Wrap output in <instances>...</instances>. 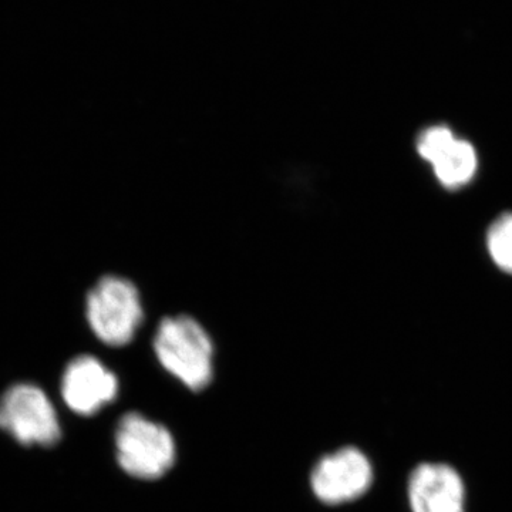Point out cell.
<instances>
[{
	"label": "cell",
	"mask_w": 512,
	"mask_h": 512,
	"mask_svg": "<svg viewBox=\"0 0 512 512\" xmlns=\"http://www.w3.org/2000/svg\"><path fill=\"white\" fill-rule=\"evenodd\" d=\"M158 365L188 389L198 392L214 379L215 340L200 316L177 309L158 316L151 336Z\"/></svg>",
	"instance_id": "6da1fadb"
},
{
	"label": "cell",
	"mask_w": 512,
	"mask_h": 512,
	"mask_svg": "<svg viewBox=\"0 0 512 512\" xmlns=\"http://www.w3.org/2000/svg\"><path fill=\"white\" fill-rule=\"evenodd\" d=\"M148 299L134 276L107 272L90 286L84 313L93 335L109 348H126L146 323Z\"/></svg>",
	"instance_id": "7a4b0ae2"
},
{
	"label": "cell",
	"mask_w": 512,
	"mask_h": 512,
	"mask_svg": "<svg viewBox=\"0 0 512 512\" xmlns=\"http://www.w3.org/2000/svg\"><path fill=\"white\" fill-rule=\"evenodd\" d=\"M116 456L128 476L157 480L173 468L177 451L173 434L140 413L121 417L116 429Z\"/></svg>",
	"instance_id": "3957f363"
},
{
	"label": "cell",
	"mask_w": 512,
	"mask_h": 512,
	"mask_svg": "<svg viewBox=\"0 0 512 512\" xmlns=\"http://www.w3.org/2000/svg\"><path fill=\"white\" fill-rule=\"evenodd\" d=\"M0 429L22 446L53 447L62 439L55 406L30 383L15 384L0 397Z\"/></svg>",
	"instance_id": "277c9868"
},
{
	"label": "cell",
	"mask_w": 512,
	"mask_h": 512,
	"mask_svg": "<svg viewBox=\"0 0 512 512\" xmlns=\"http://www.w3.org/2000/svg\"><path fill=\"white\" fill-rule=\"evenodd\" d=\"M372 461L356 447H343L320 458L313 468L311 487L319 501L340 505L359 500L372 488Z\"/></svg>",
	"instance_id": "5b68a950"
},
{
	"label": "cell",
	"mask_w": 512,
	"mask_h": 512,
	"mask_svg": "<svg viewBox=\"0 0 512 512\" xmlns=\"http://www.w3.org/2000/svg\"><path fill=\"white\" fill-rule=\"evenodd\" d=\"M416 151L421 160L431 165L437 181L447 190H460L476 177V148L444 124L424 128L417 137Z\"/></svg>",
	"instance_id": "8992f818"
},
{
	"label": "cell",
	"mask_w": 512,
	"mask_h": 512,
	"mask_svg": "<svg viewBox=\"0 0 512 512\" xmlns=\"http://www.w3.org/2000/svg\"><path fill=\"white\" fill-rule=\"evenodd\" d=\"M407 501L412 512H466V481L451 464L424 461L407 480Z\"/></svg>",
	"instance_id": "52a82bcc"
},
{
	"label": "cell",
	"mask_w": 512,
	"mask_h": 512,
	"mask_svg": "<svg viewBox=\"0 0 512 512\" xmlns=\"http://www.w3.org/2000/svg\"><path fill=\"white\" fill-rule=\"evenodd\" d=\"M119 379L100 359L92 355L74 357L62 377V397L79 416L90 417L113 403L119 393Z\"/></svg>",
	"instance_id": "ba28073f"
},
{
	"label": "cell",
	"mask_w": 512,
	"mask_h": 512,
	"mask_svg": "<svg viewBox=\"0 0 512 512\" xmlns=\"http://www.w3.org/2000/svg\"><path fill=\"white\" fill-rule=\"evenodd\" d=\"M487 251L501 271L512 275V212L500 215L488 228Z\"/></svg>",
	"instance_id": "9c48e42d"
}]
</instances>
